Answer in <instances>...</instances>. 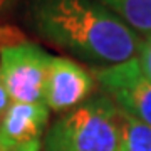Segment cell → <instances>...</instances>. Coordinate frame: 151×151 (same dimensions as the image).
Listing matches in <instances>:
<instances>
[{"instance_id": "obj_1", "label": "cell", "mask_w": 151, "mask_h": 151, "mask_svg": "<svg viewBox=\"0 0 151 151\" xmlns=\"http://www.w3.org/2000/svg\"><path fill=\"white\" fill-rule=\"evenodd\" d=\"M29 17L44 40L103 67L134 59L143 40L96 0H30Z\"/></svg>"}, {"instance_id": "obj_2", "label": "cell", "mask_w": 151, "mask_h": 151, "mask_svg": "<svg viewBox=\"0 0 151 151\" xmlns=\"http://www.w3.org/2000/svg\"><path fill=\"white\" fill-rule=\"evenodd\" d=\"M42 151H121V111L108 96L91 97L54 121Z\"/></svg>"}, {"instance_id": "obj_3", "label": "cell", "mask_w": 151, "mask_h": 151, "mask_svg": "<svg viewBox=\"0 0 151 151\" xmlns=\"http://www.w3.org/2000/svg\"><path fill=\"white\" fill-rule=\"evenodd\" d=\"M52 55L15 27H0V79L12 103H42Z\"/></svg>"}, {"instance_id": "obj_4", "label": "cell", "mask_w": 151, "mask_h": 151, "mask_svg": "<svg viewBox=\"0 0 151 151\" xmlns=\"http://www.w3.org/2000/svg\"><path fill=\"white\" fill-rule=\"evenodd\" d=\"M94 79L121 111L151 128V81L143 74L138 59L99 67Z\"/></svg>"}, {"instance_id": "obj_5", "label": "cell", "mask_w": 151, "mask_h": 151, "mask_svg": "<svg viewBox=\"0 0 151 151\" xmlns=\"http://www.w3.org/2000/svg\"><path fill=\"white\" fill-rule=\"evenodd\" d=\"M96 79L82 65L67 57H50L42 103L50 111L67 113L91 99Z\"/></svg>"}, {"instance_id": "obj_6", "label": "cell", "mask_w": 151, "mask_h": 151, "mask_svg": "<svg viewBox=\"0 0 151 151\" xmlns=\"http://www.w3.org/2000/svg\"><path fill=\"white\" fill-rule=\"evenodd\" d=\"M47 121L44 103H12L0 123V151H42Z\"/></svg>"}, {"instance_id": "obj_7", "label": "cell", "mask_w": 151, "mask_h": 151, "mask_svg": "<svg viewBox=\"0 0 151 151\" xmlns=\"http://www.w3.org/2000/svg\"><path fill=\"white\" fill-rule=\"evenodd\" d=\"M133 30L151 34V0H96Z\"/></svg>"}, {"instance_id": "obj_8", "label": "cell", "mask_w": 151, "mask_h": 151, "mask_svg": "<svg viewBox=\"0 0 151 151\" xmlns=\"http://www.w3.org/2000/svg\"><path fill=\"white\" fill-rule=\"evenodd\" d=\"M121 151H151V128L124 111H121Z\"/></svg>"}, {"instance_id": "obj_9", "label": "cell", "mask_w": 151, "mask_h": 151, "mask_svg": "<svg viewBox=\"0 0 151 151\" xmlns=\"http://www.w3.org/2000/svg\"><path fill=\"white\" fill-rule=\"evenodd\" d=\"M136 59H138V64H139L143 74L151 81V34L146 35L145 40H141Z\"/></svg>"}, {"instance_id": "obj_10", "label": "cell", "mask_w": 151, "mask_h": 151, "mask_svg": "<svg viewBox=\"0 0 151 151\" xmlns=\"http://www.w3.org/2000/svg\"><path fill=\"white\" fill-rule=\"evenodd\" d=\"M10 97H9V94H7L5 91V86H4V82H2V79H0V123H2V119H4V116H5L7 109L10 108Z\"/></svg>"}, {"instance_id": "obj_11", "label": "cell", "mask_w": 151, "mask_h": 151, "mask_svg": "<svg viewBox=\"0 0 151 151\" xmlns=\"http://www.w3.org/2000/svg\"><path fill=\"white\" fill-rule=\"evenodd\" d=\"M12 2H14V0H0V15L12 5Z\"/></svg>"}]
</instances>
